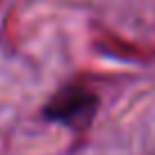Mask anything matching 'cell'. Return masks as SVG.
<instances>
[{"mask_svg": "<svg viewBox=\"0 0 155 155\" xmlns=\"http://www.w3.org/2000/svg\"><path fill=\"white\" fill-rule=\"evenodd\" d=\"M98 107V98L94 91L84 87H66L48 103L46 107V116L62 121L71 128H84L94 119Z\"/></svg>", "mask_w": 155, "mask_h": 155, "instance_id": "cell-1", "label": "cell"}]
</instances>
